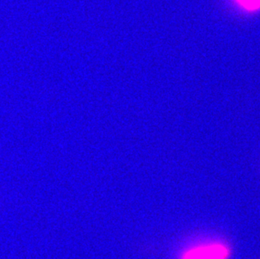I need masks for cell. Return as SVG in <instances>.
Segmentation results:
<instances>
[{
	"mask_svg": "<svg viewBox=\"0 0 260 259\" xmlns=\"http://www.w3.org/2000/svg\"><path fill=\"white\" fill-rule=\"evenodd\" d=\"M238 7L246 12L253 13L260 10V0H233Z\"/></svg>",
	"mask_w": 260,
	"mask_h": 259,
	"instance_id": "cell-2",
	"label": "cell"
},
{
	"mask_svg": "<svg viewBox=\"0 0 260 259\" xmlns=\"http://www.w3.org/2000/svg\"><path fill=\"white\" fill-rule=\"evenodd\" d=\"M230 248L222 243H211L192 247L181 255V259H229Z\"/></svg>",
	"mask_w": 260,
	"mask_h": 259,
	"instance_id": "cell-1",
	"label": "cell"
}]
</instances>
